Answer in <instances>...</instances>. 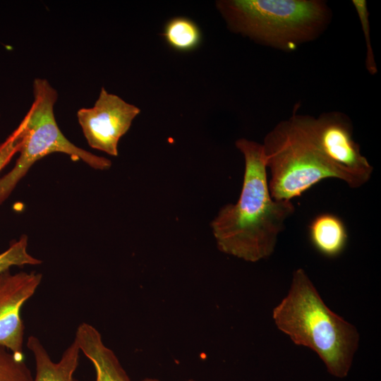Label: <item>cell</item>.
<instances>
[{"mask_svg":"<svg viewBox=\"0 0 381 381\" xmlns=\"http://www.w3.org/2000/svg\"><path fill=\"white\" fill-rule=\"evenodd\" d=\"M299 120L319 152L349 179V186L358 188L370 178L373 167L361 155L353 138L350 119L338 111L315 118L298 114Z\"/></svg>","mask_w":381,"mask_h":381,"instance_id":"8992f818","label":"cell"},{"mask_svg":"<svg viewBox=\"0 0 381 381\" xmlns=\"http://www.w3.org/2000/svg\"><path fill=\"white\" fill-rule=\"evenodd\" d=\"M308 231L312 246L326 258L338 257L346 246L348 234L345 224L333 214L316 216L310 223Z\"/></svg>","mask_w":381,"mask_h":381,"instance_id":"8fae6325","label":"cell"},{"mask_svg":"<svg viewBox=\"0 0 381 381\" xmlns=\"http://www.w3.org/2000/svg\"><path fill=\"white\" fill-rule=\"evenodd\" d=\"M42 279L40 273L9 270L0 274V346L24 358L25 327L21 309L35 293Z\"/></svg>","mask_w":381,"mask_h":381,"instance_id":"ba28073f","label":"cell"},{"mask_svg":"<svg viewBox=\"0 0 381 381\" xmlns=\"http://www.w3.org/2000/svg\"><path fill=\"white\" fill-rule=\"evenodd\" d=\"M162 36L168 45L179 52H190L201 43L198 25L186 17H175L167 22Z\"/></svg>","mask_w":381,"mask_h":381,"instance_id":"7c38bea8","label":"cell"},{"mask_svg":"<svg viewBox=\"0 0 381 381\" xmlns=\"http://www.w3.org/2000/svg\"><path fill=\"white\" fill-rule=\"evenodd\" d=\"M0 381H33L24 358L0 346Z\"/></svg>","mask_w":381,"mask_h":381,"instance_id":"4fadbf2b","label":"cell"},{"mask_svg":"<svg viewBox=\"0 0 381 381\" xmlns=\"http://www.w3.org/2000/svg\"><path fill=\"white\" fill-rule=\"evenodd\" d=\"M26 346L32 352L35 364L33 381H78L74 373L78 366L80 350L73 341L64 351L61 359L54 362L35 336L28 337Z\"/></svg>","mask_w":381,"mask_h":381,"instance_id":"30bf717a","label":"cell"},{"mask_svg":"<svg viewBox=\"0 0 381 381\" xmlns=\"http://www.w3.org/2000/svg\"><path fill=\"white\" fill-rule=\"evenodd\" d=\"M277 327L298 346L315 351L329 374H349L359 343L356 327L331 310L302 268L296 270L286 296L272 310Z\"/></svg>","mask_w":381,"mask_h":381,"instance_id":"7a4b0ae2","label":"cell"},{"mask_svg":"<svg viewBox=\"0 0 381 381\" xmlns=\"http://www.w3.org/2000/svg\"><path fill=\"white\" fill-rule=\"evenodd\" d=\"M142 381H160V380L155 378L146 377V378H144ZM186 381H195V380L193 379H188Z\"/></svg>","mask_w":381,"mask_h":381,"instance_id":"e0dca14e","label":"cell"},{"mask_svg":"<svg viewBox=\"0 0 381 381\" xmlns=\"http://www.w3.org/2000/svg\"><path fill=\"white\" fill-rule=\"evenodd\" d=\"M33 95L30 109L20 123V155L14 167L0 179V205L8 198L30 167L52 153L66 154L73 159L82 160L98 170L107 169L111 165L109 159L75 145L63 134L54 111L58 93L47 80L35 79Z\"/></svg>","mask_w":381,"mask_h":381,"instance_id":"5b68a950","label":"cell"},{"mask_svg":"<svg viewBox=\"0 0 381 381\" xmlns=\"http://www.w3.org/2000/svg\"><path fill=\"white\" fill-rule=\"evenodd\" d=\"M236 146L245 159L240 197L220 210L211 226L219 250L255 262L272 255L295 206L291 200L272 198L262 145L241 138Z\"/></svg>","mask_w":381,"mask_h":381,"instance_id":"6da1fadb","label":"cell"},{"mask_svg":"<svg viewBox=\"0 0 381 381\" xmlns=\"http://www.w3.org/2000/svg\"><path fill=\"white\" fill-rule=\"evenodd\" d=\"M140 112L136 106L102 87L93 107L80 109L77 119L88 145L115 157L120 138Z\"/></svg>","mask_w":381,"mask_h":381,"instance_id":"52a82bcc","label":"cell"},{"mask_svg":"<svg viewBox=\"0 0 381 381\" xmlns=\"http://www.w3.org/2000/svg\"><path fill=\"white\" fill-rule=\"evenodd\" d=\"M217 6L231 30L284 51L316 38L330 17L320 0H224Z\"/></svg>","mask_w":381,"mask_h":381,"instance_id":"3957f363","label":"cell"},{"mask_svg":"<svg viewBox=\"0 0 381 381\" xmlns=\"http://www.w3.org/2000/svg\"><path fill=\"white\" fill-rule=\"evenodd\" d=\"M272 198L291 200L319 181L334 178L349 186V179L318 150L295 112L269 132L262 144Z\"/></svg>","mask_w":381,"mask_h":381,"instance_id":"277c9868","label":"cell"},{"mask_svg":"<svg viewBox=\"0 0 381 381\" xmlns=\"http://www.w3.org/2000/svg\"><path fill=\"white\" fill-rule=\"evenodd\" d=\"M352 4L357 12L365 37L366 44L365 66L367 71L371 75H374L377 72V68L370 42L369 13L367 3L365 0H353Z\"/></svg>","mask_w":381,"mask_h":381,"instance_id":"9a60e30c","label":"cell"},{"mask_svg":"<svg viewBox=\"0 0 381 381\" xmlns=\"http://www.w3.org/2000/svg\"><path fill=\"white\" fill-rule=\"evenodd\" d=\"M41 263L42 260L28 253V236L23 235L7 250L0 253V274L8 271L12 266L37 265Z\"/></svg>","mask_w":381,"mask_h":381,"instance_id":"5bb4252c","label":"cell"},{"mask_svg":"<svg viewBox=\"0 0 381 381\" xmlns=\"http://www.w3.org/2000/svg\"><path fill=\"white\" fill-rule=\"evenodd\" d=\"M74 340L92 363L95 381H131L116 355L104 344L100 332L95 327L81 323L77 327Z\"/></svg>","mask_w":381,"mask_h":381,"instance_id":"9c48e42d","label":"cell"},{"mask_svg":"<svg viewBox=\"0 0 381 381\" xmlns=\"http://www.w3.org/2000/svg\"><path fill=\"white\" fill-rule=\"evenodd\" d=\"M21 127H18L0 145V171L18 152L20 144Z\"/></svg>","mask_w":381,"mask_h":381,"instance_id":"2e32d148","label":"cell"}]
</instances>
